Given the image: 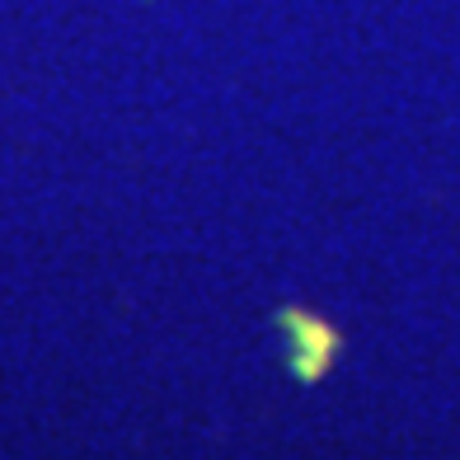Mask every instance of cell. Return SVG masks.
Listing matches in <instances>:
<instances>
[{"mask_svg": "<svg viewBox=\"0 0 460 460\" xmlns=\"http://www.w3.org/2000/svg\"><path fill=\"white\" fill-rule=\"evenodd\" d=\"M287 333H296V343H291V367H296L305 381H315V376H324V367L333 362V352H339V339H333V329L301 315V310H287L282 315Z\"/></svg>", "mask_w": 460, "mask_h": 460, "instance_id": "6da1fadb", "label": "cell"}]
</instances>
